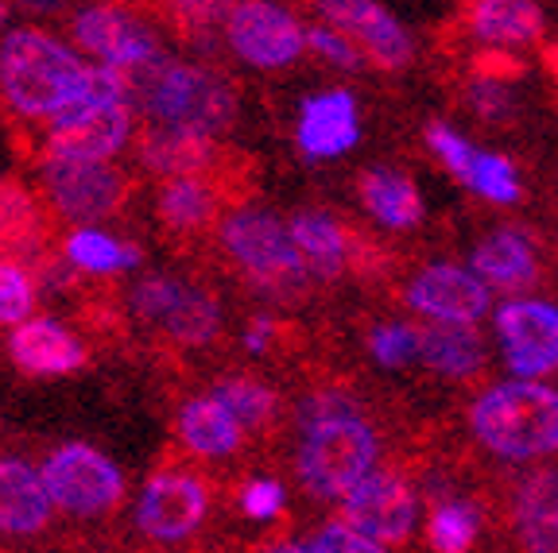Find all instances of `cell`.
Returning <instances> with one entry per match:
<instances>
[{
  "instance_id": "25",
  "label": "cell",
  "mask_w": 558,
  "mask_h": 553,
  "mask_svg": "<svg viewBox=\"0 0 558 553\" xmlns=\"http://www.w3.org/2000/svg\"><path fill=\"white\" fill-rule=\"evenodd\" d=\"M291 241H295L311 279L333 283V279H341L349 271V244H353V233L341 225L338 217L318 213V209H306V213L291 217Z\"/></svg>"
},
{
  "instance_id": "24",
  "label": "cell",
  "mask_w": 558,
  "mask_h": 553,
  "mask_svg": "<svg viewBox=\"0 0 558 553\" xmlns=\"http://www.w3.org/2000/svg\"><path fill=\"white\" fill-rule=\"evenodd\" d=\"M209 395L241 422L248 441H276L283 433V395L271 383L256 380L248 372H229L214 383Z\"/></svg>"
},
{
  "instance_id": "19",
  "label": "cell",
  "mask_w": 558,
  "mask_h": 553,
  "mask_svg": "<svg viewBox=\"0 0 558 553\" xmlns=\"http://www.w3.org/2000/svg\"><path fill=\"white\" fill-rule=\"evenodd\" d=\"M314 12L326 20V27L345 35L373 66L400 70L411 62L408 32H403L392 12L373 4V0H330V4H318Z\"/></svg>"
},
{
  "instance_id": "6",
  "label": "cell",
  "mask_w": 558,
  "mask_h": 553,
  "mask_svg": "<svg viewBox=\"0 0 558 553\" xmlns=\"http://www.w3.org/2000/svg\"><path fill=\"white\" fill-rule=\"evenodd\" d=\"M470 422L488 453L539 460L558 453V391L535 380L497 383L473 403Z\"/></svg>"
},
{
  "instance_id": "12",
  "label": "cell",
  "mask_w": 558,
  "mask_h": 553,
  "mask_svg": "<svg viewBox=\"0 0 558 553\" xmlns=\"http://www.w3.org/2000/svg\"><path fill=\"white\" fill-rule=\"evenodd\" d=\"M66 32L74 51L97 54L113 70H140L171 59L148 4H89L66 20Z\"/></svg>"
},
{
  "instance_id": "17",
  "label": "cell",
  "mask_w": 558,
  "mask_h": 553,
  "mask_svg": "<svg viewBox=\"0 0 558 553\" xmlns=\"http://www.w3.org/2000/svg\"><path fill=\"white\" fill-rule=\"evenodd\" d=\"M497 337L508 368L520 380H535L558 368V306L515 298L497 310Z\"/></svg>"
},
{
  "instance_id": "30",
  "label": "cell",
  "mask_w": 558,
  "mask_h": 553,
  "mask_svg": "<svg viewBox=\"0 0 558 553\" xmlns=\"http://www.w3.org/2000/svg\"><path fill=\"white\" fill-rule=\"evenodd\" d=\"M465 24L488 44H523L543 32V9L532 0H477L465 9Z\"/></svg>"
},
{
  "instance_id": "36",
  "label": "cell",
  "mask_w": 558,
  "mask_h": 553,
  "mask_svg": "<svg viewBox=\"0 0 558 553\" xmlns=\"http://www.w3.org/2000/svg\"><path fill=\"white\" fill-rule=\"evenodd\" d=\"M291 329L276 318V314H253L244 325V348L253 356H283V348L291 345Z\"/></svg>"
},
{
  "instance_id": "8",
  "label": "cell",
  "mask_w": 558,
  "mask_h": 553,
  "mask_svg": "<svg viewBox=\"0 0 558 553\" xmlns=\"http://www.w3.org/2000/svg\"><path fill=\"white\" fill-rule=\"evenodd\" d=\"M376 457H380V441L365 418H326V422H314L303 430L295 453V476L311 495L341 503L376 472Z\"/></svg>"
},
{
  "instance_id": "40",
  "label": "cell",
  "mask_w": 558,
  "mask_h": 553,
  "mask_svg": "<svg viewBox=\"0 0 558 553\" xmlns=\"http://www.w3.org/2000/svg\"><path fill=\"white\" fill-rule=\"evenodd\" d=\"M314 553H384L380 542L357 534V530L341 527V523H330V527L318 530V538L311 542Z\"/></svg>"
},
{
  "instance_id": "33",
  "label": "cell",
  "mask_w": 558,
  "mask_h": 553,
  "mask_svg": "<svg viewBox=\"0 0 558 553\" xmlns=\"http://www.w3.org/2000/svg\"><path fill=\"white\" fill-rule=\"evenodd\" d=\"M427 144L430 151H435L438 159H442V167L453 174L458 182H465L470 186L473 182V167H477V147L470 144V139H462L453 128H446V124H427Z\"/></svg>"
},
{
  "instance_id": "10",
  "label": "cell",
  "mask_w": 558,
  "mask_h": 553,
  "mask_svg": "<svg viewBox=\"0 0 558 553\" xmlns=\"http://www.w3.org/2000/svg\"><path fill=\"white\" fill-rule=\"evenodd\" d=\"M35 174L39 194L66 229H94L97 221L129 217L144 191L136 171L113 163H44Z\"/></svg>"
},
{
  "instance_id": "38",
  "label": "cell",
  "mask_w": 558,
  "mask_h": 553,
  "mask_svg": "<svg viewBox=\"0 0 558 553\" xmlns=\"http://www.w3.org/2000/svg\"><path fill=\"white\" fill-rule=\"evenodd\" d=\"M236 507L241 515L248 519L264 523V519H276L279 511H283V484L279 480H248L236 495Z\"/></svg>"
},
{
  "instance_id": "5",
  "label": "cell",
  "mask_w": 558,
  "mask_h": 553,
  "mask_svg": "<svg viewBox=\"0 0 558 553\" xmlns=\"http://www.w3.org/2000/svg\"><path fill=\"white\" fill-rule=\"evenodd\" d=\"M44 484L51 492L59 515L70 519V530L82 538H109L117 534L113 519L129 500L124 472L94 450L89 441H62L44 460Z\"/></svg>"
},
{
  "instance_id": "35",
  "label": "cell",
  "mask_w": 558,
  "mask_h": 553,
  "mask_svg": "<svg viewBox=\"0 0 558 553\" xmlns=\"http://www.w3.org/2000/svg\"><path fill=\"white\" fill-rule=\"evenodd\" d=\"M368 353L384 368H403L418 356V329L415 325H376L368 333Z\"/></svg>"
},
{
  "instance_id": "31",
  "label": "cell",
  "mask_w": 558,
  "mask_h": 553,
  "mask_svg": "<svg viewBox=\"0 0 558 553\" xmlns=\"http://www.w3.org/2000/svg\"><path fill=\"white\" fill-rule=\"evenodd\" d=\"M477 507L462 500H446L430 511L427 523V545L435 553H470L473 542H477Z\"/></svg>"
},
{
  "instance_id": "20",
  "label": "cell",
  "mask_w": 558,
  "mask_h": 553,
  "mask_svg": "<svg viewBox=\"0 0 558 553\" xmlns=\"http://www.w3.org/2000/svg\"><path fill=\"white\" fill-rule=\"evenodd\" d=\"M408 306L442 325H473L488 310V286L473 271L453 263H430L408 283Z\"/></svg>"
},
{
  "instance_id": "29",
  "label": "cell",
  "mask_w": 558,
  "mask_h": 553,
  "mask_svg": "<svg viewBox=\"0 0 558 553\" xmlns=\"http://www.w3.org/2000/svg\"><path fill=\"white\" fill-rule=\"evenodd\" d=\"M62 256H66L82 275L94 279H121L124 271L144 263V248L132 241H117V236L101 233V229H70L62 241Z\"/></svg>"
},
{
  "instance_id": "26",
  "label": "cell",
  "mask_w": 558,
  "mask_h": 553,
  "mask_svg": "<svg viewBox=\"0 0 558 553\" xmlns=\"http://www.w3.org/2000/svg\"><path fill=\"white\" fill-rule=\"evenodd\" d=\"M357 194L361 206L388 229H411L423 221V198H418L415 182L403 171L368 167V171L357 174Z\"/></svg>"
},
{
  "instance_id": "34",
  "label": "cell",
  "mask_w": 558,
  "mask_h": 553,
  "mask_svg": "<svg viewBox=\"0 0 558 553\" xmlns=\"http://www.w3.org/2000/svg\"><path fill=\"white\" fill-rule=\"evenodd\" d=\"M470 191H477L481 198L488 201H520V182H515V167L508 163L505 156H477V167H473V182Z\"/></svg>"
},
{
  "instance_id": "23",
  "label": "cell",
  "mask_w": 558,
  "mask_h": 553,
  "mask_svg": "<svg viewBox=\"0 0 558 553\" xmlns=\"http://www.w3.org/2000/svg\"><path fill=\"white\" fill-rule=\"evenodd\" d=\"M512 530L523 553H558V465L515 484Z\"/></svg>"
},
{
  "instance_id": "39",
  "label": "cell",
  "mask_w": 558,
  "mask_h": 553,
  "mask_svg": "<svg viewBox=\"0 0 558 553\" xmlns=\"http://www.w3.org/2000/svg\"><path fill=\"white\" fill-rule=\"evenodd\" d=\"M465 101H470V109L481 121H505V116L512 113V94H508V86L497 78H477L465 89Z\"/></svg>"
},
{
  "instance_id": "16",
  "label": "cell",
  "mask_w": 558,
  "mask_h": 553,
  "mask_svg": "<svg viewBox=\"0 0 558 553\" xmlns=\"http://www.w3.org/2000/svg\"><path fill=\"white\" fill-rule=\"evenodd\" d=\"M229 151H233V147L214 136L159 128V124H136V136H132L136 167L156 182L209 179V174H218L221 167H226Z\"/></svg>"
},
{
  "instance_id": "9",
  "label": "cell",
  "mask_w": 558,
  "mask_h": 553,
  "mask_svg": "<svg viewBox=\"0 0 558 553\" xmlns=\"http://www.w3.org/2000/svg\"><path fill=\"white\" fill-rule=\"evenodd\" d=\"M86 542L59 527L44 472L27 457L0 453V553H82Z\"/></svg>"
},
{
  "instance_id": "3",
  "label": "cell",
  "mask_w": 558,
  "mask_h": 553,
  "mask_svg": "<svg viewBox=\"0 0 558 553\" xmlns=\"http://www.w3.org/2000/svg\"><path fill=\"white\" fill-rule=\"evenodd\" d=\"M124 78H129V109L140 113V124L218 139L221 132L233 128L241 113L233 82L198 62L163 59L151 66L124 70Z\"/></svg>"
},
{
  "instance_id": "21",
  "label": "cell",
  "mask_w": 558,
  "mask_h": 553,
  "mask_svg": "<svg viewBox=\"0 0 558 553\" xmlns=\"http://www.w3.org/2000/svg\"><path fill=\"white\" fill-rule=\"evenodd\" d=\"M9 356L20 376H74L89 368L94 348L54 318H32L9 333Z\"/></svg>"
},
{
  "instance_id": "4",
  "label": "cell",
  "mask_w": 558,
  "mask_h": 553,
  "mask_svg": "<svg viewBox=\"0 0 558 553\" xmlns=\"http://www.w3.org/2000/svg\"><path fill=\"white\" fill-rule=\"evenodd\" d=\"M209 256L233 268L260 298L279 306H299L311 298V271L283 225L268 209H236L214 236Z\"/></svg>"
},
{
  "instance_id": "28",
  "label": "cell",
  "mask_w": 558,
  "mask_h": 553,
  "mask_svg": "<svg viewBox=\"0 0 558 553\" xmlns=\"http://www.w3.org/2000/svg\"><path fill=\"white\" fill-rule=\"evenodd\" d=\"M473 271L481 283L497 286V291H523L535 279V256L532 244L520 233H493L473 248Z\"/></svg>"
},
{
  "instance_id": "41",
  "label": "cell",
  "mask_w": 558,
  "mask_h": 553,
  "mask_svg": "<svg viewBox=\"0 0 558 553\" xmlns=\"http://www.w3.org/2000/svg\"><path fill=\"white\" fill-rule=\"evenodd\" d=\"M256 553H314V550H311V545H299V542H276V538H271V542H264Z\"/></svg>"
},
{
  "instance_id": "13",
  "label": "cell",
  "mask_w": 558,
  "mask_h": 553,
  "mask_svg": "<svg viewBox=\"0 0 558 553\" xmlns=\"http://www.w3.org/2000/svg\"><path fill=\"white\" fill-rule=\"evenodd\" d=\"M70 229L59 221L39 186L16 174H0V263L35 271L62 251Z\"/></svg>"
},
{
  "instance_id": "2",
  "label": "cell",
  "mask_w": 558,
  "mask_h": 553,
  "mask_svg": "<svg viewBox=\"0 0 558 553\" xmlns=\"http://www.w3.org/2000/svg\"><path fill=\"white\" fill-rule=\"evenodd\" d=\"M86 62L59 35L44 27H16L0 39V121L51 124L70 105H78L89 82Z\"/></svg>"
},
{
  "instance_id": "7",
  "label": "cell",
  "mask_w": 558,
  "mask_h": 553,
  "mask_svg": "<svg viewBox=\"0 0 558 553\" xmlns=\"http://www.w3.org/2000/svg\"><path fill=\"white\" fill-rule=\"evenodd\" d=\"M214 492H218V480L206 468L191 465L183 453L167 450L144 480L132 530L140 542L159 545V550L163 545H191L209 527Z\"/></svg>"
},
{
  "instance_id": "1",
  "label": "cell",
  "mask_w": 558,
  "mask_h": 553,
  "mask_svg": "<svg viewBox=\"0 0 558 553\" xmlns=\"http://www.w3.org/2000/svg\"><path fill=\"white\" fill-rule=\"evenodd\" d=\"M140 353L159 372L186 376V356L226 337V310L206 271H148L129 294Z\"/></svg>"
},
{
  "instance_id": "14",
  "label": "cell",
  "mask_w": 558,
  "mask_h": 553,
  "mask_svg": "<svg viewBox=\"0 0 558 553\" xmlns=\"http://www.w3.org/2000/svg\"><path fill=\"white\" fill-rule=\"evenodd\" d=\"M226 44L248 66L279 70L303 54L306 32L288 9L264 4V0H244V4L226 9Z\"/></svg>"
},
{
  "instance_id": "22",
  "label": "cell",
  "mask_w": 558,
  "mask_h": 553,
  "mask_svg": "<svg viewBox=\"0 0 558 553\" xmlns=\"http://www.w3.org/2000/svg\"><path fill=\"white\" fill-rule=\"evenodd\" d=\"M299 151L306 159H333L345 156L349 147H357L361 124H357V101L345 89L306 97L299 113Z\"/></svg>"
},
{
  "instance_id": "15",
  "label": "cell",
  "mask_w": 558,
  "mask_h": 553,
  "mask_svg": "<svg viewBox=\"0 0 558 553\" xmlns=\"http://www.w3.org/2000/svg\"><path fill=\"white\" fill-rule=\"evenodd\" d=\"M338 523L380 545H400L415 527V492L392 468H376L365 484L341 500Z\"/></svg>"
},
{
  "instance_id": "27",
  "label": "cell",
  "mask_w": 558,
  "mask_h": 553,
  "mask_svg": "<svg viewBox=\"0 0 558 553\" xmlns=\"http://www.w3.org/2000/svg\"><path fill=\"white\" fill-rule=\"evenodd\" d=\"M418 360L450 380H470L485 368V341L473 325H427L418 329Z\"/></svg>"
},
{
  "instance_id": "42",
  "label": "cell",
  "mask_w": 558,
  "mask_h": 553,
  "mask_svg": "<svg viewBox=\"0 0 558 553\" xmlns=\"http://www.w3.org/2000/svg\"><path fill=\"white\" fill-rule=\"evenodd\" d=\"M9 12H12L9 4H0V27H4V20H9Z\"/></svg>"
},
{
  "instance_id": "32",
  "label": "cell",
  "mask_w": 558,
  "mask_h": 553,
  "mask_svg": "<svg viewBox=\"0 0 558 553\" xmlns=\"http://www.w3.org/2000/svg\"><path fill=\"white\" fill-rule=\"evenodd\" d=\"M39 310V279L16 263H0V325H27Z\"/></svg>"
},
{
  "instance_id": "37",
  "label": "cell",
  "mask_w": 558,
  "mask_h": 553,
  "mask_svg": "<svg viewBox=\"0 0 558 553\" xmlns=\"http://www.w3.org/2000/svg\"><path fill=\"white\" fill-rule=\"evenodd\" d=\"M306 47H311L318 59H326L330 66H341V70H357L361 62H365V54L349 44L345 35H338L333 27H326V24L306 27Z\"/></svg>"
},
{
  "instance_id": "11",
  "label": "cell",
  "mask_w": 558,
  "mask_h": 553,
  "mask_svg": "<svg viewBox=\"0 0 558 553\" xmlns=\"http://www.w3.org/2000/svg\"><path fill=\"white\" fill-rule=\"evenodd\" d=\"M229 194L221 191L214 174L209 179H171L156 182L151 191V221H156V236L163 248H171L179 260L202 263L214 248V236L226 225ZM236 213V209H233Z\"/></svg>"
},
{
  "instance_id": "18",
  "label": "cell",
  "mask_w": 558,
  "mask_h": 553,
  "mask_svg": "<svg viewBox=\"0 0 558 553\" xmlns=\"http://www.w3.org/2000/svg\"><path fill=\"white\" fill-rule=\"evenodd\" d=\"M171 433L179 453L206 472L214 465H229V460H241V453H248V433L214 395L183 398L174 410Z\"/></svg>"
}]
</instances>
